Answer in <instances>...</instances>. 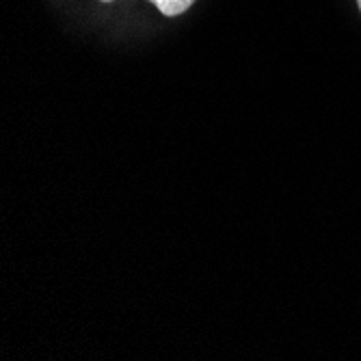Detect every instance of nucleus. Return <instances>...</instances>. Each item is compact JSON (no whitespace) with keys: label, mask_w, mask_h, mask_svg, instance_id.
I'll return each instance as SVG.
<instances>
[{"label":"nucleus","mask_w":361,"mask_h":361,"mask_svg":"<svg viewBox=\"0 0 361 361\" xmlns=\"http://www.w3.org/2000/svg\"><path fill=\"white\" fill-rule=\"evenodd\" d=\"M357 5H359V11H361V0H357Z\"/></svg>","instance_id":"nucleus-2"},{"label":"nucleus","mask_w":361,"mask_h":361,"mask_svg":"<svg viewBox=\"0 0 361 361\" xmlns=\"http://www.w3.org/2000/svg\"><path fill=\"white\" fill-rule=\"evenodd\" d=\"M152 3L160 9L162 16L176 18V16H182L184 11H188L195 0H152Z\"/></svg>","instance_id":"nucleus-1"},{"label":"nucleus","mask_w":361,"mask_h":361,"mask_svg":"<svg viewBox=\"0 0 361 361\" xmlns=\"http://www.w3.org/2000/svg\"><path fill=\"white\" fill-rule=\"evenodd\" d=\"M102 3H111V0H102Z\"/></svg>","instance_id":"nucleus-3"}]
</instances>
